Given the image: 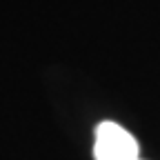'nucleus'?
Here are the masks:
<instances>
[{
    "mask_svg": "<svg viewBox=\"0 0 160 160\" xmlns=\"http://www.w3.org/2000/svg\"><path fill=\"white\" fill-rule=\"evenodd\" d=\"M93 160H142L138 138L116 120H102L93 129Z\"/></svg>",
    "mask_w": 160,
    "mask_h": 160,
    "instance_id": "nucleus-1",
    "label": "nucleus"
}]
</instances>
